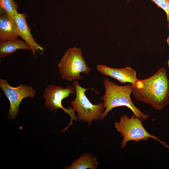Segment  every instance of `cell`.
Instances as JSON below:
<instances>
[{
    "instance_id": "obj_8",
    "label": "cell",
    "mask_w": 169,
    "mask_h": 169,
    "mask_svg": "<svg viewBox=\"0 0 169 169\" xmlns=\"http://www.w3.org/2000/svg\"><path fill=\"white\" fill-rule=\"evenodd\" d=\"M96 69L102 75L114 79L121 83H130L135 84L139 79L137 78L136 71L130 67L113 68L99 64L96 66Z\"/></svg>"
},
{
    "instance_id": "obj_7",
    "label": "cell",
    "mask_w": 169,
    "mask_h": 169,
    "mask_svg": "<svg viewBox=\"0 0 169 169\" xmlns=\"http://www.w3.org/2000/svg\"><path fill=\"white\" fill-rule=\"evenodd\" d=\"M0 87L10 102L8 116L10 120L14 119L17 116L22 100L27 97H33L36 94L35 91L31 86L20 84L13 87L7 80L2 79H0Z\"/></svg>"
},
{
    "instance_id": "obj_15",
    "label": "cell",
    "mask_w": 169,
    "mask_h": 169,
    "mask_svg": "<svg viewBox=\"0 0 169 169\" xmlns=\"http://www.w3.org/2000/svg\"><path fill=\"white\" fill-rule=\"evenodd\" d=\"M167 42L168 44V45H169V35L168 36V37L167 38Z\"/></svg>"
},
{
    "instance_id": "obj_1",
    "label": "cell",
    "mask_w": 169,
    "mask_h": 169,
    "mask_svg": "<svg viewBox=\"0 0 169 169\" xmlns=\"http://www.w3.org/2000/svg\"><path fill=\"white\" fill-rule=\"evenodd\" d=\"M134 85L132 92L137 100L161 110L169 103V79L166 69L162 67L153 75L143 79H139Z\"/></svg>"
},
{
    "instance_id": "obj_13",
    "label": "cell",
    "mask_w": 169,
    "mask_h": 169,
    "mask_svg": "<svg viewBox=\"0 0 169 169\" xmlns=\"http://www.w3.org/2000/svg\"><path fill=\"white\" fill-rule=\"evenodd\" d=\"M18 4L14 0H0V8L10 17L14 18L18 13Z\"/></svg>"
},
{
    "instance_id": "obj_3",
    "label": "cell",
    "mask_w": 169,
    "mask_h": 169,
    "mask_svg": "<svg viewBox=\"0 0 169 169\" xmlns=\"http://www.w3.org/2000/svg\"><path fill=\"white\" fill-rule=\"evenodd\" d=\"M58 68L61 78L68 81L82 79L81 73L87 74L91 70L83 57L80 49L76 47L67 50L60 60Z\"/></svg>"
},
{
    "instance_id": "obj_6",
    "label": "cell",
    "mask_w": 169,
    "mask_h": 169,
    "mask_svg": "<svg viewBox=\"0 0 169 169\" xmlns=\"http://www.w3.org/2000/svg\"><path fill=\"white\" fill-rule=\"evenodd\" d=\"M75 93L74 87L72 85H68L65 88L60 85H48L45 88L43 97L45 100L44 106L49 108L50 110L55 111L58 109H61L68 114L71 120L68 125L63 131L66 130L73 123V120H76L78 118L75 115V111L72 107L68 109L62 105V101L68 97L71 94Z\"/></svg>"
},
{
    "instance_id": "obj_12",
    "label": "cell",
    "mask_w": 169,
    "mask_h": 169,
    "mask_svg": "<svg viewBox=\"0 0 169 169\" xmlns=\"http://www.w3.org/2000/svg\"><path fill=\"white\" fill-rule=\"evenodd\" d=\"M98 163L96 158L89 153L84 154L74 161L69 166L66 167L67 169H96Z\"/></svg>"
},
{
    "instance_id": "obj_2",
    "label": "cell",
    "mask_w": 169,
    "mask_h": 169,
    "mask_svg": "<svg viewBox=\"0 0 169 169\" xmlns=\"http://www.w3.org/2000/svg\"><path fill=\"white\" fill-rule=\"evenodd\" d=\"M103 83L105 93L101 97L103 101L104 111L101 119L104 118L113 109L125 106L131 110L134 114L142 121L147 119L149 115L144 113L139 110L131 101V95L134 88L132 84L120 85L109 79L104 78Z\"/></svg>"
},
{
    "instance_id": "obj_4",
    "label": "cell",
    "mask_w": 169,
    "mask_h": 169,
    "mask_svg": "<svg viewBox=\"0 0 169 169\" xmlns=\"http://www.w3.org/2000/svg\"><path fill=\"white\" fill-rule=\"evenodd\" d=\"M142 121L133 114L129 118L126 115H123L119 122L115 124V127L117 131L123 136L121 143V147L124 148L128 141L136 142L146 141L149 138H152L159 142L165 147L169 148V146L158 139L156 137L150 134L143 126Z\"/></svg>"
},
{
    "instance_id": "obj_11",
    "label": "cell",
    "mask_w": 169,
    "mask_h": 169,
    "mask_svg": "<svg viewBox=\"0 0 169 169\" xmlns=\"http://www.w3.org/2000/svg\"><path fill=\"white\" fill-rule=\"evenodd\" d=\"M31 50L23 40L17 39L0 42V57L3 58L18 50Z\"/></svg>"
},
{
    "instance_id": "obj_5",
    "label": "cell",
    "mask_w": 169,
    "mask_h": 169,
    "mask_svg": "<svg viewBox=\"0 0 169 169\" xmlns=\"http://www.w3.org/2000/svg\"><path fill=\"white\" fill-rule=\"evenodd\" d=\"M72 85L75 89V96L71 101V104L77 113L79 120L87 122L90 125L93 121L100 119L104 111L103 103L100 102L96 105L92 104L85 94L86 91L91 89L83 87L77 80H74Z\"/></svg>"
},
{
    "instance_id": "obj_9",
    "label": "cell",
    "mask_w": 169,
    "mask_h": 169,
    "mask_svg": "<svg viewBox=\"0 0 169 169\" xmlns=\"http://www.w3.org/2000/svg\"><path fill=\"white\" fill-rule=\"evenodd\" d=\"M17 28L19 36L31 48L33 56L37 53H42L44 51L43 47L38 43L33 38L26 20L24 13H18L14 18Z\"/></svg>"
},
{
    "instance_id": "obj_14",
    "label": "cell",
    "mask_w": 169,
    "mask_h": 169,
    "mask_svg": "<svg viewBox=\"0 0 169 169\" xmlns=\"http://www.w3.org/2000/svg\"><path fill=\"white\" fill-rule=\"evenodd\" d=\"M166 13L168 22L167 27L169 29V0H151Z\"/></svg>"
},
{
    "instance_id": "obj_10",
    "label": "cell",
    "mask_w": 169,
    "mask_h": 169,
    "mask_svg": "<svg viewBox=\"0 0 169 169\" xmlns=\"http://www.w3.org/2000/svg\"><path fill=\"white\" fill-rule=\"evenodd\" d=\"M19 36L14 18L5 13L0 16V40L5 41L17 39Z\"/></svg>"
}]
</instances>
